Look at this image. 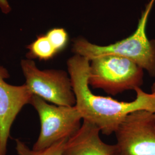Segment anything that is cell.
<instances>
[{
	"label": "cell",
	"instance_id": "6da1fadb",
	"mask_svg": "<svg viewBox=\"0 0 155 155\" xmlns=\"http://www.w3.org/2000/svg\"><path fill=\"white\" fill-rule=\"evenodd\" d=\"M76 104L83 120L100 129L101 133L109 136L127 115L133 111L145 110L155 114V95L137 88L136 99L131 102L118 101L110 97L97 95L91 91L88 83L90 60L74 55L67 62Z\"/></svg>",
	"mask_w": 155,
	"mask_h": 155
},
{
	"label": "cell",
	"instance_id": "7a4b0ae2",
	"mask_svg": "<svg viewBox=\"0 0 155 155\" xmlns=\"http://www.w3.org/2000/svg\"><path fill=\"white\" fill-rule=\"evenodd\" d=\"M155 0L147 4L135 32L125 39L114 44L101 46L79 38L74 41L72 51L75 55L90 61L104 55H116L128 59L145 70L150 77H155V40H150L146 34L148 17Z\"/></svg>",
	"mask_w": 155,
	"mask_h": 155
},
{
	"label": "cell",
	"instance_id": "3957f363",
	"mask_svg": "<svg viewBox=\"0 0 155 155\" xmlns=\"http://www.w3.org/2000/svg\"><path fill=\"white\" fill-rule=\"evenodd\" d=\"M143 69L128 59L116 55L101 56L90 61L88 83L112 95L141 88Z\"/></svg>",
	"mask_w": 155,
	"mask_h": 155
},
{
	"label": "cell",
	"instance_id": "277c9868",
	"mask_svg": "<svg viewBox=\"0 0 155 155\" xmlns=\"http://www.w3.org/2000/svg\"><path fill=\"white\" fill-rule=\"evenodd\" d=\"M30 104L37 111L40 121V132L32 150H45L60 140L69 139L81 127L83 119L75 106L52 105L35 95Z\"/></svg>",
	"mask_w": 155,
	"mask_h": 155
},
{
	"label": "cell",
	"instance_id": "5b68a950",
	"mask_svg": "<svg viewBox=\"0 0 155 155\" xmlns=\"http://www.w3.org/2000/svg\"><path fill=\"white\" fill-rule=\"evenodd\" d=\"M20 64L25 84L33 95L56 105H75L76 98L67 72L55 69L41 70L29 59L22 60Z\"/></svg>",
	"mask_w": 155,
	"mask_h": 155
},
{
	"label": "cell",
	"instance_id": "8992f818",
	"mask_svg": "<svg viewBox=\"0 0 155 155\" xmlns=\"http://www.w3.org/2000/svg\"><path fill=\"white\" fill-rule=\"evenodd\" d=\"M117 155H155V114L145 110L129 114L115 132Z\"/></svg>",
	"mask_w": 155,
	"mask_h": 155
},
{
	"label": "cell",
	"instance_id": "52a82bcc",
	"mask_svg": "<svg viewBox=\"0 0 155 155\" xmlns=\"http://www.w3.org/2000/svg\"><path fill=\"white\" fill-rule=\"evenodd\" d=\"M9 72L0 65V155H6L12 125L22 107L30 104L33 94L24 84L14 86L6 82Z\"/></svg>",
	"mask_w": 155,
	"mask_h": 155
},
{
	"label": "cell",
	"instance_id": "ba28073f",
	"mask_svg": "<svg viewBox=\"0 0 155 155\" xmlns=\"http://www.w3.org/2000/svg\"><path fill=\"white\" fill-rule=\"evenodd\" d=\"M100 129L83 120L81 127L68 139L61 155H117L116 145L104 143Z\"/></svg>",
	"mask_w": 155,
	"mask_h": 155
},
{
	"label": "cell",
	"instance_id": "9c48e42d",
	"mask_svg": "<svg viewBox=\"0 0 155 155\" xmlns=\"http://www.w3.org/2000/svg\"><path fill=\"white\" fill-rule=\"evenodd\" d=\"M28 52L27 58L29 59H38L40 61H49L58 54L45 35L37 37L32 43L27 46Z\"/></svg>",
	"mask_w": 155,
	"mask_h": 155
},
{
	"label": "cell",
	"instance_id": "30bf717a",
	"mask_svg": "<svg viewBox=\"0 0 155 155\" xmlns=\"http://www.w3.org/2000/svg\"><path fill=\"white\" fill-rule=\"evenodd\" d=\"M68 139H63L50 147L41 150H31L25 143L16 139V150L18 155H61Z\"/></svg>",
	"mask_w": 155,
	"mask_h": 155
},
{
	"label": "cell",
	"instance_id": "8fae6325",
	"mask_svg": "<svg viewBox=\"0 0 155 155\" xmlns=\"http://www.w3.org/2000/svg\"><path fill=\"white\" fill-rule=\"evenodd\" d=\"M58 54L66 48L69 41L68 34L62 28L51 29L45 34Z\"/></svg>",
	"mask_w": 155,
	"mask_h": 155
},
{
	"label": "cell",
	"instance_id": "7c38bea8",
	"mask_svg": "<svg viewBox=\"0 0 155 155\" xmlns=\"http://www.w3.org/2000/svg\"><path fill=\"white\" fill-rule=\"evenodd\" d=\"M0 9L5 14H8L11 12V7L8 0H0Z\"/></svg>",
	"mask_w": 155,
	"mask_h": 155
},
{
	"label": "cell",
	"instance_id": "4fadbf2b",
	"mask_svg": "<svg viewBox=\"0 0 155 155\" xmlns=\"http://www.w3.org/2000/svg\"><path fill=\"white\" fill-rule=\"evenodd\" d=\"M151 91L152 94H155V82L153 83L152 87H151Z\"/></svg>",
	"mask_w": 155,
	"mask_h": 155
}]
</instances>
